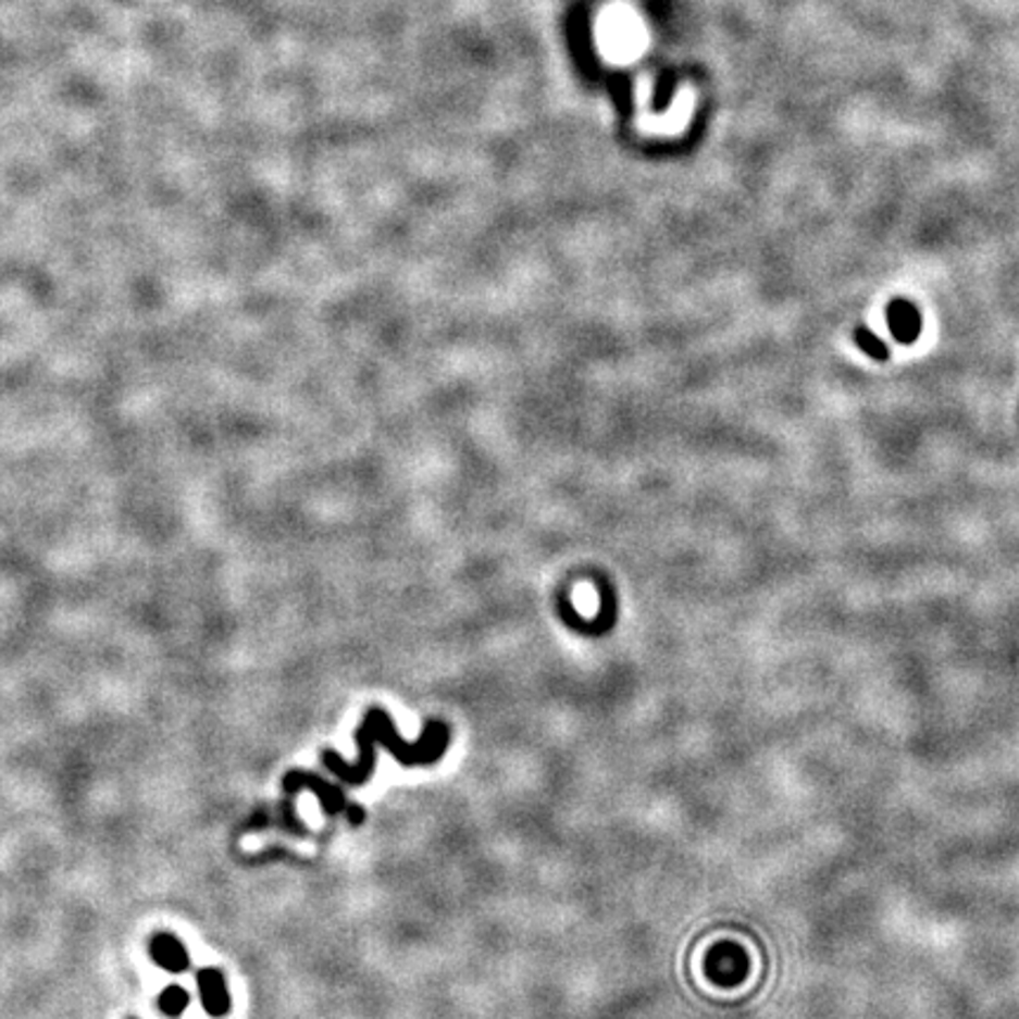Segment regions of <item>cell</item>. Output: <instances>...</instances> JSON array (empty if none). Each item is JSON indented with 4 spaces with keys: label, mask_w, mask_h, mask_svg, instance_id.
<instances>
[{
    "label": "cell",
    "mask_w": 1019,
    "mask_h": 1019,
    "mask_svg": "<svg viewBox=\"0 0 1019 1019\" xmlns=\"http://www.w3.org/2000/svg\"><path fill=\"white\" fill-rule=\"evenodd\" d=\"M449 738H451V732L444 722L430 720L425 724L421 738H418L415 744H409L399 736L397 728L385 710L371 708L366 713L364 724H361L355 734V742L359 748L357 762L355 765L345 762L338 753H333V750H324L321 760H324L326 770L338 776L340 781H345V784L359 786V784H366L373 774L375 746L378 744L393 753V758L397 762L407 767H415V765H435L444 756L446 746H449Z\"/></svg>",
    "instance_id": "1"
},
{
    "label": "cell",
    "mask_w": 1019,
    "mask_h": 1019,
    "mask_svg": "<svg viewBox=\"0 0 1019 1019\" xmlns=\"http://www.w3.org/2000/svg\"><path fill=\"white\" fill-rule=\"evenodd\" d=\"M302 788L314 791V795L319 798L321 807L326 809V815H343V812L350 815L352 805H347V800H345V795H343L340 788H335V786L326 784L324 779L316 776V774H310V772H298V770H296V772L286 774V779H284V791H286V795H288V803L293 800V795H296V793L302 791Z\"/></svg>",
    "instance_id": "2"
},
{
    "label": "cell",
    "mask_w": 1019,
    "mask_h": 1019,
    "mask_svg": "<svg viewBox=\"0 0 1019 1019\" xmlns=\"http://www.w3.org/2000/svg\"><path fill=\"white\" fill-rule=\"evenodd\" d=\"M197 982H199V994H201L203 1010L211 1017H215V1019L229 1015L232 996H229L225 974H222L215 968H206L197 974Z\"/></svg>",
    "instance_id": "3"
},
{
    "label": "cell",
    "mask_w": 1019,
    "mask_h": 1019,
    "mask_svg": "<svg viewBox=\"0 0 1019 1019\" xmlns=\"http://www.w3.org/2000/svg\"><path fill=\"white\" fill-rule=\"evenodd\" d=\"M149 956L153 958V962H157L159 968H163L167 972H175V974L187 972L189 966H191V956L185 948V944L179 942L175 934H167V932L153 934L151 942H149Z\"/></svg>",
    "instance_id": "4"
},
{
    "label": "cell",
    "mask_w": 1019,
    "mask_h": 1019,
    "mask_svg": "<svg viewBox=\"0 0 1019 1019\" xmlns=\"http://www.w3.org/2000/svg\"><path fill=\"white\" fill-rule=\"evenodd\" d=\"M187 1005H189V994L183 989V986H167L161 991V996H159V1008L163 1015L167 1017H177V1015H183L187 1010Z\"/></svg>",
    "instance_id": "5"
}]
</instances>
